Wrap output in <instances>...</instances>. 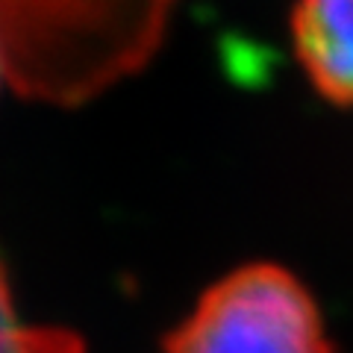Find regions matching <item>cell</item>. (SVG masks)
I'll return each mask as SVG.
<instances>
[{"label": "cell", "mask_w": 353, "mask_h": 353, "mask_svg": "<svg viewBox=\"0 0 353 353\" xmlns=\"http://www.w3.org/2000/svg\"><path fill=\"white\" fill-rule=\"evenodd\" d=\"M0 353H85L83 339L71 330L18 324L3 265H0Z\"/></svg>", "instance_id": "3957f363"}, {"label": "cell", "mask_w": 353, "mask_h": 353, "mask_svg": "<svg viewBox=\"0 0 353 353\" xmlns=\"http://www.w3.org/2000/svg\"><path fill=\"white\" fill-rule=\"evenodd\" d=\"M165 353H336L321 309L292 271L236 268L201 294L162 341Z\"/></svg>", "instance_id": "6da1fadb"}, {"label": "cell", "mask_w": 353, "mask_h": 353, "mask_svg": "<svg viewBox=\"0 0 353 353\" xmlns=\"http://www.w3.org/2000/svg\"><path fill=\"white\" fill-rule=\"evenodd\" d=\"M292 36L318 94L353 106V0H297Z\"/></svg>", "instance_id": "7a4b0ae2"}]
</instances>
